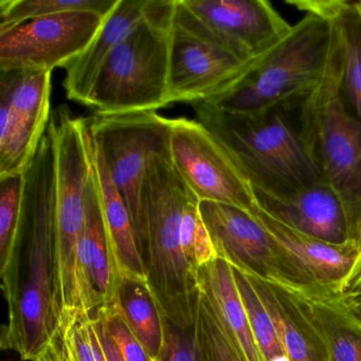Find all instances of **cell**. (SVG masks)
I'll use <instances>...</instances> for the list:
<instances>
[{"instance_id": "6da1fadb", "label": "cell", "mask_w": 361, "mask_h": 361, "mask_svg": "<svg viewBox=\"0 0 361 361\" xmlns=\"http://www.w3.org/2000/svg\"><path fill=\"white\" fill-rule=\"evenodd\" d=\"M56 238V149L47 128L24 173L22 217L16 257V285L1 329V350L33 361L56 326L54 251Z\"/></svg>"}, {"instance_id": "7a4b0ae2", "label": "cell", "mask_w": 361, "mask_h": 361, "mask_svg": "<svg viewBox=\"0 0 361 361\" xmlns=\"http://www.w3.org/2000/svg\"><path fill=\"white\" fill-rule=\"evenodd\" d=\"M303 99L255 114L232 113L207 102L192 107L197 121L246 173L253 189L284 194L323 181L302 133Z\"/></svg>"}, {"instance_id": "3957f363", "label": "cell", "mask_w": 361, "mask_h": 361, "mask_svg": "<svg viewBox=\"0 0 361 361\" xmlns=\"http://www.w3.org/2000/svg\"><path fill=\"white\" fill-rule=\"evenodd\" d=\"M195 197L175 168L170 149L151 156L141 190L147 285L162 317L185 329L195 324L200 302L197 278L180 243L183 211Z\"/></svg>"}, {"instance_id": "277c9868", "label": "cell", "mask_w": 361, "mask_h": 361, "mask_svg": "<svg viewBox=\"0 0 361 361\" xmlns=\"http://www.w3.org/2000/svg\"><path fill=\"white\" fill-rule=\"evenodd\" d=\"M56 149V238L54 314L99 308L81 257L87 188L92 170V139L86 118L75 117L67 105L52 111L49 126Z\"/></svg>"}, {"instance_id": "5b68a950", "label": "cell", "mask_w": 361, "mask_h": 361, "mask_svg": "<svg viewBox=\"0 0 361 361\" xmlns=\"http://www.w3.org/2000/svg\"><path fill=\"white\" fill-rule=\"evenodd\" d=\"M176 0H151L145 20L103 64L86 106L99 115L156 111L169 97L170 31Z\"/></svg>"}, {"instance_id": "8992f818", "label": "cell", "mask_w": 361, "mask_h": 361, "mask_svg": "<svg viewBox=\"0 0 361 361\" xmlns=\"http://www.w3.org/2000/svg\"><path fill=\"white\" fill-rule=\"evenodd\" d=\"M333 41L331 23L306 13L284 39L255 61L229 90L202 102L232 113L255 114L305 98L324 75Z\"/></svg>"}, {"instance_id": "52a82bcc", "label": "cell", "mask_w": 361, "mask_h": 361, "mask_svg": "<svg viewBox=\"0 0 361 361\" xmlns=\"http://www.w3.org/2000/svg\"><path fill=\"white\" fill-rule=\"evenodd\" d=\"M340 68L339 45L334 32L326 71L316 90L301 101L300 115L304 140L322 180L341 200L358 244L361 231V122L354 119L342 104Z\"/></svg>"}, {"instance_id": "ba28073f", "label": "cell", "mask_w": 361, "mask_h": 361, "mask_svg": "<svg viewBox=\"0 0 361 361\" xmlns=\"http://www.w3.org/2000/svg\"><path fill=\"white\" fill-rule=\"evenodd\" d=\"M200 210L217 257L232 267L282 285L298 295H334L248 211L212 202H200Z\"/></svg>"}, {"instance_id": "9c48e42d", "label": "cell", "mask_w": 361, "mask_h": 361, "mask_svg": "<svg viewBox=\"0 0 361 361\" xmlns=\"http://www.w3.org/2000/svg\"><path fill=\"white\" fill-rule=\"evenodd\" d=\"M87 120L94 147L130 213L143 259L147 235L141 190L151 156L170 149L171 119L156 111H134L96 114Z\"/></svg>"}, {"instance_id": "30bf717a", "label": "cell", "mask_w": 361, "mask_h": 361, "mask_svg": "<svg viewBox=\"0 0 361 361\" xmlns=\"http://www.w3.org/2000/svg\"><path fill=\"white\" fill-rule=\"evenodd\" d=\"M253 62L225 47L183 0H176L169 56L171 104L216 98L235 84Z\"/></svg>"}, {"instance_id": "8fae6325", "label": "cell", "mask_w": 361, "mask_h": 361, "mask_svg": "<svg viewBox=\"0 0 361 361\" xmlns=\"http://www.w3.org/2000/svg\"><path fill=\"white\" fill-rule=\"evenodd\" d=\"M170 154L200 202L230 204L249 213L259 206L246 173L197 120L171 119Z\"/></svg>"}, {"instance_id": "7c38bea8", "label": "cell", "mask_w": 361, "mask_h": 361, "mask_svg": "<svg viewBox=\"0 0 361 361\" xmlns=\"http://www.w3.org/2000/svg\"><path fill=\"white\" fill-rule=\"evenodd\" d=\"M106 20L92 11L63 12L0 33V71L67 68L90 47Z\"/></svg>"}, {"instance_id": "4fadbf2b", "label": "cell", "mask_w": 361, "mask_h": 361, "mask_svg": "<svg viewBox=\"0 0 361 361\" xmlns=\"http://www.w3.org/2000/svg\"><path fill=\"white\" fill-rule=\"evenodd\" d=\"M52 71H1L0 178L24 174L51 117Z\"/></svg>"}, {"instance_id": "5bb4252c", "label": "cell", "mask_w": 361, "mask_h": 361, "mask_svg": "<svg viewBox=\"0 0 361 361\" xmlns=\"http://www.w3.org/2000/svg\"><path fill=\"white\" fill-rule=\"evenodd\" d=\"M228 49L252 62L278 45L293 26L267 0H183Z\"/></svg>"}, {"instance_id": "9a60e30c", "label": "cell", "mask_w": 361, "mask_h": 361, "mask_svg": "<svg viewBox=\"0 0 361 361\" xmlns=\"http://www.w3.org/2000/svg\"><path fill=\"white\" fill-rule=\"evenodd\" d=\"M253 191L259 208L280 223L329 244L358 246L341 200L324 181L284 194Z\"/></svg>"}, {"instance_id": "2e32d148", "label": "cell", "mask_w": 361, "mask_h": 361, "mask_svg": "<svg viewBox=\"0 0 361 361\" xmlns=\"http://www.w3.org/2000/svg\"><path fill=\"white\" fill-rule=\"evenodd\" d=\"M250 214L286 247L331 295H340L361 269V255L357 245L338 246L317 240L280 223L259 206Z\"/></svg>"}, {"instance_id": "e0dca14e", "label": "cell", "mask_w": 361, "mask_h": 361, "mask_svg": "<svg viewBox=\"0 0 361 361\" xmlns=\"http://www.w3.org/2000/svg\"><path fill=\"white\" fill-rule=\"evenodd\" d=\"M299 11L316 14L333 26L340 49L339 90L345 111L361 122V5L352 0H287Z\"/></svg>"}, {"instance_id": "ac0fdd59", "label": "cell", "mask_w": 361, "mask_h": 361, "mask_svg": "<svg viewBox=\"0 0 361 361\" xmlns=\"http://www.w3.org/2000/svg\"><path fill=\"white\" fill-rule=\"evenodd\" d=\"M247 276L271 317L288 360L329 361L324 339L297 293L276 283Z\"/></svg>"}, {"instance_id": "d6986e66", "label": "cell", "mask_w": 361, "mask_h": 361, "mask_svg": "<svg viewBox=\"0 0 361 361\" xmlns=\"http://www.w3.org/2000/svg\"><path fill=\"white\" fill-rule=\"evenodd\" d=\"M151 0H119L90 47L66 68L63 80L69 100L87 105L99 71L117 46L145 20Z\"/></svg>"}, {"instance_id": "ffe728a7", "label": "cell", "mask_w": 361, "mask_h": 361, "mask_svg": "<svg viewBox=\"0 0 361 361\" xmlns=\"http://www.w3.org/2000/svg\"><path fill=\"white\" fill-rule=\"evenodd\" d=\"M92 159L100 188L105 232L116 274L119 279L147 283V268L139 251L130 213L111 181L102 156L94 147V141Z\"/></svg>"}, {"instance_id": "44dd1931", "label": "cell", "mask_w": 361, "mask_h": 361, "mask_svg": "<svg viewBox=\"0 0 361 361\" xmlns=\"http://www.w3.org/2000/svg\"><path fill=\"white\" fill-rule=\"evenodd\" d=\"M81 257L90 286L98 300L99 308L115 305L117 303L120 279L114 268L107 242L100 188L94 170V159L87 188Z\"/></svg>"}, {"instance_id": "7402d4cb", "label": "cell", "mask_w": 361, "mask_h": 361, "mask_svg": "<svg viewBox=\"0 0 361 361\" xmlns=\"http://www.w3.org/2000/svg\"><path fill=\"white\" fill-rule=\"evenodd\" d=\"M196 278L200 293L209 300L247 361H263L230 264L217 257L200 267Z\"/></svg>"}, {"instance_id": "603a6c76", "label": "cell", "mask_w": 361, "mask_h": 361, "mask_svg": "<svg viewBox=\"0 0 361 361\" xmlns=\"http://www.w3.org/2000/svg\"><path fill=\"white\" fill-rule=\"evenodd\" d=\"M298 297L324 339L329 361H361L360 317L339 295Z\"/></svg>"}, {"instance_id": "cb8c5ba5", "label": "cell", "mask_w": 361, "mask_h": 361, "mask_svg": "<svg viewBox=\"0 0 361 361\" xmlns=\"http://www.w3.org/2000/svg\"><path fill=\"white\" fill-rule=\"evenodd\" d=\"M116 304L130 331L157 360L164 348V317L147 283L120 279Z\"/></svg>"}, {"instance_id": "d4e9b609", "label": "cell", "mask_w": 361, "mask_h": 361, "mask_svg": "<svg viewBox=\"0 0 361 361\" xmlns=\"http://www.w3.org/2000/svg\"><path fill=\"white\" fill-rule=\"evenodd\" d=\"M24 174L0 178V276L7 302L16 285V257L22 217Z\"/></svg>"}, {"instance_id": "484cf974", "label": "cell", "mask_w": 361, "mask_h": 361, "mask_svg": "<svg viewBox=\"0 0 361 361\" xmlns=\"http://www.w3.org/2000/svg\"><path fill=\"white\" fill-rule=\"evenodd\" d=\"M119 0H0V33L29 20L69 11H92L109 18Z\"/></svg>"}, {"instance_id": "4316f807", "label": "cell", "mask_w": 361, "mask_h": 361, "mask_svg": "<svg viewBox=\"0 0 361 361\" xmlns=\"http://www.w3.org/2000/svg\"><path fill=\"white\" fill-rule=\"evenodd\" d=\"M232 271L262 359L263 361H272L286 356L271 317L251 285L248 276L234 267H232Z\"/></svg>"}, {"instance_id": "83f0119b", "label": "cell", "mask_w": 361, "mask_h": 361, "mask_svg": "<svg viewBox=\"0 0 361 361\" xmlns=\"http://www.w3.org/2000/svg\"><path fill=\"white\" fill-rule=\"evenodd\" d=\"M200 202L197 197L188 202L180 226L183 255L195 274L200 267L217 259L210 234L200 214Z\"/></svg>"}, {"instance_id": "f1b7e54d", "label": "cell", "mask_w": 361, "mask_h": 361, "mask_svg": "<svg viewBox=\"0 0 361 361\" xmlns=\"http://www.w3.org/2000/svg\"><path fill=\"white\" fill-rule=\"evenodd\" d=\"M164 342L156 361H210L200 318L190 329H180L164 318Z\"/></svg>"}, {"instance_id": "f546056e", "label": "cell", "mask_w": 361, "mask_h": 361, "mask_svg": "<svg viewBox=\"0 0 361 361\" xmlns=\"http://www.w3.org/2000/svg\"><path fill=\"white\" fill-rule=\"evenodd\" d=\"M198 318L204 331L210 361H247L240 346L228 333L209 300L200 291Z\"/></svg>"}, {"instance_id": "4dcf8cb0", "label": "cell", "mask_w": 361, "mask_h": 361, "mask_svg": "<svg viewBox=\"0 0 361 361\" xmlns=\"http://www.w3.org/2000/svg\"><path fill=\"white\" fill-rule=\"evenodd\" d=\"M111 339L117 344L120 353L126 361H154L149 353L143 348L136 336L133 334L118 308L117 304L109 307H101L94 312Z\"/></svg>"}, {"instance_id": "1f68e13d", "label": "cell", "mask_w": 361, "mask_h": 361, "mask_svg": "<svg viewBox=\"0 0 361 361\" xmlns=\"http://www.w3.org/2000/svg\"><path fill=\"white\" fill-rule=\"evenodd\" d=\"M33 361H80L71 317H63L56 322L54 335Z\"/></svg>"}, {"instance_id": "d6a6232c", "label": "cell", "mask_w": 361, "mask_h": 361, "mask_svg": "<svg viewBox=\"0 0 361 361\" xmlns=\"http://www.w3.org/2000/svg\"><path fill=\"white\" fill-rule=\"evenodd\" d=\"M73 339L80 361H99L98 339L92 323V314L71 312Z\"/></svg>"}, {"instance_id": "836d02e7", "label": "cell", "mask_w": 361, "mask_h": 361, "mask_svg": "<svg viewBox=\"0 0 361 361\" xmlns=\"http://www.w3.org/2000/svg\"><path fill=\"white\" fill-rule=\"evenodd\" d=\"M92 322H94V329H96L97 336H98L99 342H100L101 348H102L103 355H104L106 361H126L123 356L120 353L117 344L115 343L109 331L105 329L104 324L98 317L92 314Z\"/></svg>"}, {"instance_id": "e575fe53", "label": "cell", "mask_w": 361, "mask_h": 361, "mask_svg": "<svg viewBox=\"0 0 361 361\" xmlns=\"http://www.w3.org/2000/svg\"><path fill=\"white\" fill-rule=\"evenodd\" d=\"M339 298L361 318V269L342 290Z\"/></svg>"}, {"instance_id": "d590c367", "label": "cell", "mask_w": 361, "mask_h": 361, "mask_svg": "<svg viewBox=\"0 0 361 361\" xmlns=\"http://www.w3.org/2000/svg\"><path fill=\"white\" fill-rule=\"evenodd\" d=\"M92 323H94V322H92ZM94 331H96V329H94ZM97 339H98V336H97ZM98 357H99V361H106V360H105L104 355H103L102 348H101L100 342H99V339H98Z\"/></svg>"}, {"instance_id": "8d00e7d4", "label": "cell", "mask_w": 361, "mask_h": 361, "mask_svg": "<svg viewBox=\"0 0 361 361\" xmlns=\"http://www.w3.org/2000/svg\"><path fill=\"white\" fill-rule=\"evenodd\" d=\"M272 361H289V360H288V358H287V357L285 356V357H282V358L276 359V360H272Z\"/></svg>"}, {"instance_id": "74e56055", "label": "cell", "mask_w": 361, "mask_h": 361, "mask_svg": "<svg viewBox=\"0 0 361 361\" xmlns=\"http://www.w3.org/2000/svg\"><path fill=\"white\" fill-rule=\"evenodd\" d=\"M358 249H359V251H360V255H361V231H360V235H359V240H358Z\"/></svg>"}, {"instance_id": "f35d334b", "label": "cell", "mask_w": 361, "mask_h": 361, "mask_svg": "<svg viewBox=\"0 0 361 361\" xmlns=\"http://www.w3.org/2000/svg\"><path fill=\"white\" fill-rule=\"evenodd\" d=\"M359 1H360V5H361V0H359Z\"/></svg>"}]
</instances>
